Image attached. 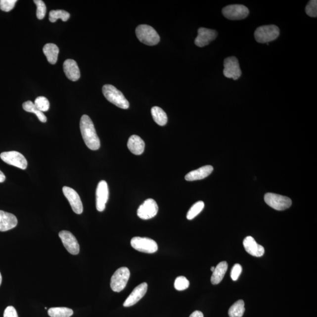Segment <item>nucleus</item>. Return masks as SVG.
<instances>
[{
	"instance_id": "nucleus-1",
	"label": "nucleus",
	"mask_w": 317,
	"mask_h": 317,
	"mask_svg": "<svg viewBox=\"0 0 317 317\" xmlns=\"http://www.w3.org/2000/svg\"><path fill=\"white\" fill-rule=\"evenodd\" d=\"M80 130L85 143L89 149L96 150L99 149L100 142L92 120L87 115L81 118Z\"/></svg>"
},
{
	"instance_id": "nucleus-2",
	"label": "nucleus",
	"mask_w": 317,
	"mask_h": 317,
	"mask_svg": "<svg viewBox=\"0 0 317 317\" xmlns=\"http://www.w3.org/2000/svg\"><path fill=\"white\" fill-rule=\"evenodd\" d=\"M102 92L106 99L121 109H127L130 107V103L124 94L112 85H105L102 88Z\"/></svg>"
},
{
	"instance_id": "nucleus-3",
	"label": "nucleus",
	"mask_w": 317,
	"mask_h": 317,
	"mask_svg": "<svg viewBox=\"0 0 317 317\" xmlns=\"http://www.w3.org/2000/svg\"><path fill=\"white\" fill-rule=\"evenodd\" d=\"M138 40L145 45L153 46L160 42V37L156 30L148 25H140L136 29Z\"/></svg>"
},
{
	"instance_id": "nucleus-4",
	"label": "nucleus",
	"mask_w": 317,
	"mask_h": 317,
	"mask_svg": "<svg viewBox=\"0 0 317 317\" xmlns=\"http://www.w3.org/2000/svg\"><path fill=\"white\" fill-rule=\"evenodd\" d=\"M280 35V29L275 25L260 26L254 32V37L259 43H269L277 39Z\"/></svg>"
},
{
	"instance_id": "nucleus-5",
	"label": "nucleus",
	"mask_w": 317,
	"mask_h": 317,
	"mask_svg": "<svg viewBox=\"0 0 317 317\" xmlns=\"http://www.w3.org/2000/svg\"><path fill=\"white\" fill-rule=\"evenodd\" d=\"M130 271L127 268H121L116 271L112 276L111 287L114 292L119 293L127 286L130 277Z\"/></svg>"
},
{
	"instance_id": "nucleus-6",
	"label": "nucleus",
	"mask_w": 317,
	"mask_h": 317,
	"mask_svg": "<svg viewBox=\"0 0 317 317\" xmlns=\"http://www.w3.org/2000/svg\"><path fill=\"white\" fill-rule=\"evenodd\" d=\"M132 247L139 252L146 253H154L158 250L155 241L147 237H135L132 238Z\"/></svg>"
},
{
	"instance_id": "nucleus-7",
	"label": "nucleus",
	"mask_w": 317,
	"mask_h": 317,
	"mask_svg": "<svg viewBox=\"0 0 317 317\" xmlns=\"http://www.w3.org/2000/svg\"><path fill=\"white\" fill-rule=\"evenodd\" d=\"M265 201L271 208L279 211L288 209L292 205V201L289 197L272 193H266Z\"/></svg>"
},
{
	"instance_id": "nucleus-8",
	"label": "nucleus",
	"mask_w": 317,
	"mask_h": 317,
	"mask_svg": "<svg viewBox=\"0 0 317 317\" xmlns=\"http://www.w3.org/2000/svg\"><path fill=\"white\" fill-rule=\"evenodd\" d=\"M223 15L230 20H241L246 18L249 14V9L241 4L226 6L222 9Z\"/></svg>"
},
{
	"instance_id": "nucleus-9",
	"label": "nucleus",
	"mask_w": 317,
	"mask_h": 317,
	"mask_svg": "<svg viewBox=\"0 0 317 317\" xmlns=\"http://www.w3.org/2000/svg\"><path fill=\"white\" fill-rule=\"evenodd\" d=\"M0 158L7 164L25 170L27 168L28 163L23 155L17 151L4 152L1 153Z\"/></svg>"
},
{
	"instance_id": "nucleus-10",
	"label": "nucleus",
	"mask_w": 317,
	"mask_h": 317,
	"mask_svg": "<svg viewBox=\"0 0 317 317\" xmlns=\"http://www.w3.org/2000/svg\"><path fill=\"white\" fill-rule=\"evenodd\" d=\"M224 74L225 77L237 80L241 77L239 62L235 56L226 58L224 61Z\"/></svg>"
},
{
	"instance_id": "nucleus-11",
	"label": "nucleus",
	"mask_w": 317,
	"mask_h": 317,
	"mask_svg": "<svg viewBox=\"0 0 317 317\" xmlns=\"http://www.w3.org/2000/svg\"><path fill=\"white\" fill-rule=\"evenodd\" d=\"M158 206L155 200L147 199L137 209L138 217L143 220H148L154 218L158 212Z\"/></svg>"
},
{
	"instance_id": "nucleus-12",
	"label": "nucleus",
	"mask_w": 317,
	"mask_h": 317,
	"mask_svg": "<svg viewBox=\"0 0 317 317\" xmlns=\"http://www.w3.org/2000/svg\"><path fill=\"white\" fill-rule=\"evenodd\" d=\"M62 191L73 211L78 215L81 214L83 212V205L79 194L73 188L68 186H64Z\"/></svg>"
},
{
	"instance_id": "nucleus-13",
	"label": "nucleus",
	"mask_w": 317,
	"mask_h": 317,
	"mask_svg": "<svg viewBox=\"0 0 317 317\" xmlns=\"http://www.w3.org/2000/svg\"><path fill=\"white\" fill-rule=\"evenodd\" d=\"M109 198V189L105 181L99 182L96 191V207L99 212H103Z\"/></svg>"
},
{
	"instance_id": "nucleus-14",
	"label": "nucleus",
	"mask_w": 317,
	"mask_h": 317,
	"mask_svg": "<svg viewBox=\"0 0 317 317\" xmlns=\"http://www.w3.org/2000/svg\"><path fill=\"white\" fill-rule=\"evenodd\" d=\"M59 236L68 252L73 255L80 253V245L77 238L71 232L66 230L59 232Z\"/></svg>"
},
{
	"instance_id": "nucleus-15",
	"label": "nucleus",
	"mask_w": 317,
	"mask_h": 317,
	"mask_svg": "<svg viewBox=\"0 0 317 317\" xmlns=\"http://www.w3.org/2000/svg\"><path fill=\"white\" fill-rule=\"evenodd\" d=\"M217 37L218 33L216 31L201 27L198 30V35L194 40V44L197 46L204 47L208 45Z\"/></svg>"
},
{
	"instance_id": "nucleus-16",
	"label": "nucleus",
	"mask_w": 317,
	"mask_h": 317,
	"mask_svg": "<svg viewBox=\"0 0 317 317\" xmlns=\"http://www.w3.org/2000/svg\"><path fill=\"white\" fill-rule=\"evenodd\" d=\"M147 290V284L146 282H143L135 288L131 294L129 296L126 300L125 301L124 306L129 307L133 306L138 301L145 296Z\"/></svg>"
},
{
	"instance_id": "nucleus-17",
	"label": "nucleus",
	"mask_w": 317,
	"mask_h": 317,
	"mask_svg": "<svg viewBox=\"0 0 317 317\" xmlns=\"http://www.w3.org/2000/svg\"><path fill=\"white\" fill-rule=\"evenodd\" d=\"M243 246L246 252L250 255L260 257L265 254V248L261 245L257 244L254 238L248 236L244 238Z\"/></svg>"
},
{
	"instance_id": "nucleus-18",
	"label": "nucleus",
	"mask_w": 317,
	"mask_h": 317,
	"mask_svg": "<svg viewBox=\"0 0 317 317\" xmlns=\"http://www.w3.org/2000/svg\"><path fill=\"white\" fill-rule=\"evenodd\" d=\"M17 224V219L14 215L0 210V231L11 230Z\"/></svg>"
},
{
	"instance_id": "nucleus-19",
	"label": "nucleus",
	"mask_w": 317,
	"mask_h": 317,
	"mask_svg": "<svg viewBox=\"0 0 317 317\" xmlns=\"http://www.w3.org/2000/svg\"><path fill=\"white\" fill-rule=\"evenodd\" d=\"M63 68L66 76L69 80L77 81L80 79V71L76 61L73 59H67L64 62Z\"/></svg>"
},
{
	"instance_id": "nucleus-20",
	"label": "nucleus",
	"mask_w": 317,
	"mask_h": 317,
	"mask_svg": "<svg viewBox=\"0 0 317 317\" xmlns=\"http://www.w3.org/2000/svg\"><path fill=\"white\" fill-rule=\"evenodd\" d=\"M213 171V166L206 165L201 167L197 170L191 171L186 175L185 180L187 181H194L203 180L212 174Z\"/></svg>"
},
{
	"instance_id": "nucleus-21",
	"label": "nucleus",
	"mask_w": 317,
	"mask_h": 317,
	"mask_svg": "<svg viewBox=\"0 0 317 317\" xmlns=\"http://www.w3.org/2000/svg\"><path fill=\"white\" fill-rule=\"evenodd\" d=\"M128 147L129 150L134 155H142L145 150V143L139 136H131L128 142Z\"/></svg>"
},
{
	"instance_id": "nucleus-22",
	"label": "nucleus",
	"mask_w": 317,
	"mask_h": 317,
	"mask_svg": "<svg viewBox=\"0 0 317 317\" xmlns=\"http://www.w3.org/2000/svg\"><path fill=\"white\" fill-rule=\"evenodd\" d=\"M44 54H45L48 62L51 64H55L58 60L59 52L58 47L54 44H46L43 48Z\"/></svg>"
},
{
	"instance_id": "nucleus-23",
	"label": "nucleus",
	"mask_w": 317,
	"mask_h": 317,
	"mask_svg": "<svg viewBox=\"0 0 317 317\" xmlns=\"http://www.w3.org/2000/svg\"><path fill=\"white\" fill-rule=\"evenodd\" d=\"M227 269L228 264L226 262L219 263V265L215 268V271L213 272L211 277L212 283L214 285L219 284L224 278Z\"/></svg>"
},
{
	"instance_id": "nucleus-24",
	"label": "nucleus",
	"mask_w": 317,
	"mask_h": 317,
	"mask_svg": "<svg viewBox=\"0 0 317 317\" xmlns=\"http://www.w3.org/2000/svg\"><path fill=\"white\" fill-rule=\"evenodd\" d=\"M151 114L156 123L160 126H165L167 124V115L162 108L158 106H154L151 109Z\"/></svg>"
},
{
	"instance_id": "nucleus-25",
	"label": "nucleus",
	"mask_w": 317,
	"mask_h": 317,
	"mask_svg": "<svg viewBox=\"0 0 317 317\" xmlns=\"http://www.w3.org/2000/svg\"><path fill=\"white\" fill-rule=\"evenodd\" d=\"M23 108L24 111L36 114L40 121L43 122V123H45L46 122L47 118L46 116L44 114L43 112L38 109L34 103L31 100L25 102L23 104Z\"/></svg>"
},
{
	"instance_id": "nucleus-26",
	"label": "nucleus",
	"mask_w": 317,
	"mask_h": 317,
	"mask_svg": "<svg viewBox=\"0 0 317 317\" xmlns=\"http://www.w3.org/2000/svg\"><path fill=\"white\" fill-rule=\"evenodd\" d=\"M48 313L51 317H70L73 315L74 312L67 307H54L49 309Z\"/></svg>"
},
{
	"instance_id": "nucleus-27",
	"label": "nucleus",
	"mask_w": 317,
	"mask_h": 317,
	"mask_svg": "<svg viewBox=\"0 0 317 317\" xmlns=\"http://www.w3.org/2000/svg\"><path fill=\"white\" fill-rule=\"evenodd\" d=\"M245 312L244 302L242 300H238L232 305L228 310L230 317H242Z\"/></svg>"
},
{
	"instance_id": "nucleus-28",
	"label": "nucleus",
	"mask_w": 317,
	"mask_h": 317,
	"mask_svg": "<svg viewBox=\"0 0 317 317\" xmlns=\"http://www.w3.org/2000/svg\"><path fill=\"white\" fill-rule=\"evenodd\" d=\"M70 17V14L67 11L58 9V10H52L49 12V20L51 23H55L58 19H61L63 21H67Z\"/></svg>"
},
{
	"instance_id": "nucleus-29",
	"label": "nucleus",
	"mask_w": 317,
	"mask_h": 317,
	"mask_svg": "<svg viewBox=\"0 0 317 317\" xmlns=\"http://www.w3.org/2000/svg\"><path fill=\"white\" fill-rule=\"evenodd\" d=\"M204 207H205V203L202 201H199V202L194 203L187 213V219L192 220L196 217L202 211Z\"/></svg>"
},
{
	"instance_id": "nucleus-30",
	"label": "nucleus",
	"mask_w": 317,
	"mask_h": 317,
	"mask_svg": "<svg viewBox=\"0 0 317 317\" xmlns=\"http://www.w3.org/2000/svg\"><path fill=\"white\" fill-rule=\"evenodd\" d=\"M34 103L37 109L42 112L48 111L49 109V100L45 96L37 97Z\"/></svg>"
},
{
	"instance_id": "nucleus-31",
	"label": "nucleus",
	"mask_w": 317,
	"mask_h": 317,
	"mask_svg": "<svg viewBox=\"0 0 317 317\" xmlns=\"http://www.w3.org/2000/svg\"><path fill=\"white\" fill-rule=\"evenodd\" d=\"M189 281L184 276H180L176 278L174 286L176 290L183 291L189 287Z\"/></svg>"
},
{
	"instance_id": "nucleus-32",
	"label": "nucleus",
	"mask_w": 317,
	"mask_h": 317,
	"mask_svg": "<svg viewBox=\"0 0 317 317\" xmlns=\"http://www.w3.org/2000/svg\"><path fill=\"white\" fill-rule=\"evenodd\" d=\"M34 2L37 5V17L39 20H43L45 17L46 7L45 3L42 0H34Z\"/></svg>"
},
{
	"instance_id": "nucleus-33",
	"label": "nucleus",
	"mask_w": 317,
	"mask_h": 317,
	"mask_svg": "<svg viewBox=\"0 0 317 317\" xmlns=\"http://www.w3.org/2000/svg\"><path fill=\"white\" fill-rule=\"evenodd\" d=\"M306 12L310 17L316 18L317 16V1L311 0L306 5Z\"/></svg>"
},
{
	"instance_id": "nucleus-34",
	"label": "nucleus",
	"mask_w": 317,
	"mask_h": 317,
	"mask_svg": "<svg viewBox=\"0 0 317 317\" xmlns=\"http://www.w3.org/2000/svg\"><path fill=\"white\" fill-rule=\"evenodd\" d=\"M17 0H1L0 1V9L5 12H9L14 8Z\"/></svg>"
},
{
	"instance_id": "nucleus-35",
	"label": "nucleus",
	"mask_w": 317,
	"mask_h": 317,
	"mask_svg": "<svg viewBox=\"0 0 317 317\" xmlns=\"http://www.w3.org/2000/svg\"><path fill=\"white\" fill-rule=\"evenodd\" d=\"M242 272V267L239 264H236L231 269V278L233 281H237Z\"/></svg>"
},
{
	"instance_id": "nucleus-36",
	"label": "nucleus",
	"mask_w": 317,
	"mask_h": 317,
	"mask_svg": "<svg viewBox=\"0 0 317 317\" xmlns=\"http://www.w3.org/2000/svg\"><path fill=\"white\" fill-rule=\"evenodd\" d=\"M4 317H18L16 310L14 307H7L4 311Z\"/></svg>"
},
{
	"instance_id": "nucleus-37",
	"label": "nucleus",
	"mask_w": 317,
	"mask_h": 317,
	"mask_svg": "<svg viewBox=\"0 0 317 317\" xmlns=\"http://www.w3.org/2000/svg\"><path fill=\"white\" fill-rule=\"evenodd\" d=\"M189 317H204L203 314L200 311H195Z\"/></svg>"
},
{
	"instance_id": "nucleus-38",
	"label": "nucleus",
	"mask_w": 317,
	"mask_h": 317,
	"mask_svg": "<svg viewBox=\"0 0 317 317\" xmlns=\"http://www.w3.org/2000/svg\"><path fill=\"white\" fill-rule=\"evenodd\" d=\"M5 180V176L1 171H0V183H3Z\"/></svg>"
},
{
	"instance_id": "nucleus-39",
	"label": "nucleus",
	"mask_w": 317,
	"mask_h": 317,
	"mask_svg": "<svg viewBox=\"0 0 317 317\" xmlns=\"http://www.w3.org/2000/svg\"><path fill=\"white\" fill-rule=\"evenodd\" d=\"M2 282V276L1 273H0V285H1Z\"/></svg>"
},
{
	"instance_id": "nucleus-40",
	"label": "nucleus",
	"mask_w": 317,
	"mask_h": 317,
	"mask_svg": "<svg viewBox=\"0 0 317 317\" xmlns=\"http://www.w3.org/2000/svg\"><path fill=\"white\" fill-rule=\"evenodd\" d=\"M215 267H212V268H211V271H212V272L214 271H215Z\"/></svg>"
}]
</instances>
